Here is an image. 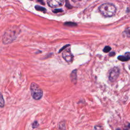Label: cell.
I'll return each mask as SVG.
<instances>
[{
    "label": "cell",
    "mask_w": 130,
    "mask_h": 130,
    "mask_svg": "<svg viewBox=\"0 0 130 130\" xmlns=\"http://www.w3.org/2000/svg\"><path fill=\"white\" fill-rule=\"evenodd\" d=\"M21 31L16 26L11 27L6 31L2 38V41L4 44H8L12 43L20 34Z\"/></svg>",
    "instance_id": "6da1fadb"
},
{
    "label": "cell",
    "mask_w": 130,
    "mask_h": 130,
    "mask_svg": "<svg viewBox=\"0 0 130 130\" xmlns=\"http://www.w3.org/2000/svg\"><path fill=\"white\" fill-rule=\"evenodd\" d=\"M99 11L104 16L111 17L115 14L116 9L115 6L112 4L105 3L100 6Z\"/></svg>",
    "instance_id": "7a4b0ae2"
},
{
    "label": "cell",
    "mask_w": 130,
    "mask_h": 130,
    "mask_svg": "<svg viewBox=\"0 0 130 130\" xmlns=\"http://www.w3.org/2000/svg\"><path fill=\"white\" fill-rule=\"evenodd\" d=\"M30 90L31 95L34 100H40L43 95V90L36 83L32 82L30 86Z\"/></svg>",
    "instance_id": "3957f363"
},
{
    "label": "cell",
    "mask_w": 130,
    "mask_h": 130,
    "mask_svg": "<svg viewBox=\"0 0 130 130\" xmlns=\"http://www.w3.org/2000/svg\"><path fill=\"white\" fill-rule=\"evenodd\" d=\"M120 73V69L118 67L113 68L110 71L109 79L111 82L115 81L118 78Z\"/></svg>",
    "instance_id": "277c9868"
},
{
    "label": "cell",
    "mask_w": 130,
    "mask_h": 130,
    "mask_svg": "<svg viewBox=\"0 0 130 130\" xmlns=\"http://www.w3.org/2000/svg\"><path fill=\"white\" fill-rule=\"evenodd\" d=\"M63 57L65 61L69 64L72 62L73 60V55L71 53L70 48H67L63 51Z\"/></svg>",
    "instance_id": "5b68a950"
},
{
    "label": "cell",
    "mask_w": 130,
    "mask_h": 130,
    "mask_svg": "<svg viewBox=\"0 0 130 130\" xmlns=\"http://www.w3.org/2000/svg\"><path fill=\"white\" fill-rule=\"evenodd\" d=\"M64 3V0H48L47 4L50 7L57 8L62 6Z\"/></svg>",
    "instance_id": "8992f818"
},
{
    "label": "cell",
    "mask_w": 130,
    "mask_h": 130,
    "mask_svg": "<svg viewBox=\"0 0 130 130\" xmlns=\"http://www.w3.org/2000/svg\"><path fill=\"white\" fill-rule=\"evenodd\" d=\"M118 60L122 62H127L130 60V53H126L125 55H120L118 57Z\"/></svg>",
    "instance_id": "52a82bcc"
},
{
    "label": "cell",
    "mask_w": 130,
    "mask_h": 130,
    "mask_svg": "<svg viewBox=\"0 0 130 130\" xmlns=\"http://www.w3.org/2000/svg\"><path fill=\"white\" fill-rule=\"evenodd\" d=\"M71 80L74 84H76L77 82V70H74L70 74Z\"/></svg>",
    "instance_id": "ba28073f"
},
{
    "label": "cell",
    "mask_w": 130,
    "mask_h": 130,
    "mask_svg": "<svg viewBox=\"0 0 130 130\" xmlns=\"http://www.w3.org/2000/svg\"><path fill=\"white\" fill-rule=\"evenodd\" d=\"M58 129L60 130H66V123L65 121H61L58 124Z\"/></svg>",
    "instance_id": "9c48e42d"
},
{
    "label": "cell",
    "mask_w": 130,
    "mask_h": 130,
    "mask_svg": "<svg viewBox=\"0 0 130 130\" xmlns=\"http://www.w3.org/2000/svg\"><path fill=\"white\" fill-rule=\"evenodd\" d=\"M5 105V101L2 93L0 92V107L3 108Z\"/></svg>",
    "instance_id": "30bf717a"
},
{
    "label": "cell",
    "mask_w": 130,
    "mask_h": 130,
    "mask_svg": "<svg viewBox=\"0 0 130 130\" xmlns=\"http://www.w3.org/2000/svg\"><path fill=\"white\" fill-rule=\"evenodd\" d=\"M35 9L38 10V11H41V12H45L46 11V9H45V8L41 7L40 6H39V5H36L35 6Z\"/></svg>",
    "instance_id": "8fae6325"
},
{
    "label": "cell",
    "mask_w": 130,
    "mask_h": 130,
    "mask_svg": "<svg viewBox=\"0 0 130 130\" xmlns=\"http://www.w3.org/2000/svg\"><path fill=\"white\" fill-rule=\"evenodd\" d=\"M65 25H67V26H70V27H73V26H76L77 25L76 23L72 22H65L64 23Z\"/></svg>",
    "instance_id": "7c38bea8"
},
{
    "label": "cell",
    "mask_w": 130,
    "mask_h": 130,
    "mask_svg": "<svg viewBox=\"0 0 130 130\" xmlns=\"http://www.w3.org/2000/svg\"><path fill=\"white\" fill-rule=\"evenodd\" d=\"M39 126V123H38V122L37 121H34L33 122H32V128H33V129H36V128H38Z\"/></svg>",
    "instance_id": "4fadbf2b"
},
{
    "label": "cell",
    "mask_w": 130,
    "mask_h": 130,
    "mask_svg": "<svg viewBox=\"0 0 130 130\" xmlns=\"http://www.w3.org/2000/svg\"><path fill=\"white\" fill-rule=\"evenodd\" d=\"M111 47H110V46H105L104 47V48L103 49V52L104 53H109V52L111 50Z\"/></svg>",
    "instance_id": "5bb4252c"
},
{
    "label": "cell",
    "mask_w": 130,
    "mask_h": 130,
    "mask_svg": "<svg viewBox=\"0 0 130 130\" xmlns=\"http://www.w3.org/2000/svg\"><path fill=\"white\" fill-rule=\"evenodd\" d=\"M125 32L128 37H130V27L127 28L125 31Z\"/></svg>",
    "instance_id": "9a60e30c"
},
{
    "label": "cell",
    "mask_w": 130,
    "mask_h": 130,
    "mask_svg": "<svg viewBox=\"0 0 130 130\" xmlns=\"http://www.w3.org/2000/svg\"><path fill=\"white\" fill-rule=\"evenodd\" d=\"M63 10L61 9H55V10H53V12L54 13H60V12H62Z\"/></svg>",
    "instance_id": "2e32d148"
},
{
    "label": "cell",
    "mask_w": 130,
    "mask_h": 130,
    "mask_svg": "<svg viewBox=\"0 0 130 130\" xmlns=\"http://www.w3.org/2000/svg\"><path fill=\"white\" fill-rule=\"evenodd\" d=\"M102 127L101 126H95L94 128V130H101Z\"/></svg>",
    "instance_id": "e0dca14e"
},
{
    "label": "cell",
    "mask_w": 130,
    "mask_h": 130,
    "mask_svg": "<svg viewBox=\"0 0 130 130\" xmlns=\"http://www.w3.org/2000/svg\"><path fill=\"white\" fill-rule=\"evenodd\" d=\"M38 2H39L42 5H45V3L44 2V0H38Z\"/></svg>",
    "instance_id": "ac0fdd59"
},
{
    "label": "cell",
    "mask_w": 130,
    "mask_h": 130,
    "mask_svg": "<svg viewBox=\"0 0 130 130\" xmlns=\"http://www.w3.org/2000/svg\"><path fill=\"white\" fill-rule=\"evenodd\" d=\"M115 55V53H114V52H111V53H110L109 54V55L110 56H113Z\"/></svg>",
    "instance_id": "d6986e66"
},
{
    "label": "cell",
    "mask_w": 130,
    "mask_h": 130,
    "mask_svg": "<svg viewBox=\"0 0 130 130\" xmlns=\"http://www.w3.org/2000/svg\"><path fill=\"white\" fill-rule=\"evenodd\" d=\"M81 1V0H72V1L74 2V3H76V2H79Z\"/></svg>",
    "instance_id": "ffe728a7"
},
{
    "label": "cell",
    "mask_w": 130,
    "mask_h": 130,
    "mask_svg": "<svg viewBox=\"0 0 130 130\" xmlns=\"http://www.w3.org/2000/svg\"><path fill=\"white\" fill-rule=\"evenodd\" d=\"M129 69L130 70V66H129Z\"/></svg>",
    "instance_id": "44dd1931"
}]
</instances>
